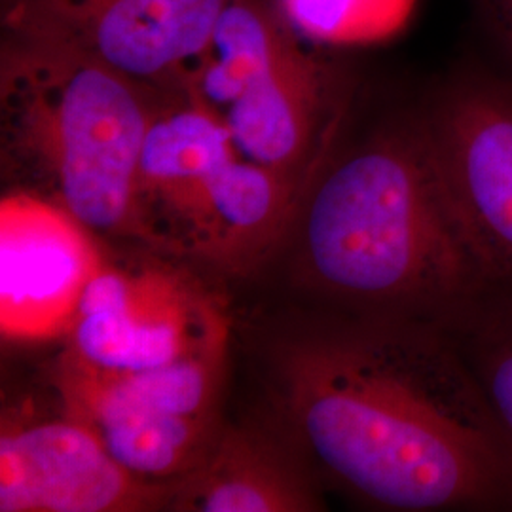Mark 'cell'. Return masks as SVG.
<instances>
[{
    "label": "cell",
    "instance_id": "1",
    "mask_svg": "<svg viewBox=\"0 0 512 512\" xmlns=\"http://www.w3.org/2000/svg\"><path fill=\"white\" fill-rule=\"evenodd\" d=\"M277 433L376 511L512 512V450L454 338L323 311L270 355Z\"/></svg>",
    "mask_w": 512,
    "mask_h": 512
},
{
    "label": "cell",
    "instance_id": "2",
    "mask_svg": "<svg viewBox=\"0 0 512 512\" xmlns=\"http://www.w3.org/2000/svg\"><path fill=\"white\" fill-rule=\"evenodd\" d=\"M287 232L294 277L325 311L454 332L512 294L459 213L423 103L346 129Z\"/></svg>",
    "mask_w": 512,
    "mask_h": 512
},
{
    "label": "cell",
    "instance_id": "3",
    "mask_svg": "<svg viewBox=\"0 0 512 512\" xmlns=\"http://www.w3.org/2000/svg\"><path fill=\"white\" fill-rule=\"evenodd\" d=\"M158 90L54 40L2 29L0 167L99 239H131Z\"/></svg>",
    "mask_w": 512,
    "mask_h": 512
},
{
    "label": "cell",
    "instance_id": "4",
    "mask_svg": "<svg viewBox=\"0 0 512 512\" xmlns=\"http://www.w3.org/2000/svg\"><path fill=\"white\" fill-rule=\"evenodd\" d=\"M302 192L247 160L183 88L158 92L139 165L133 241L169 258L245 274L287 234Z\"/></svg>",
    "mask_w": 512,
    "mask_h": 512
},
{
    "label": "cell",
    "instance_id": "5",
    "mask_svg": "<svg viewBox=\"0 0 512 512\" xmlns=\"http://www.w3.org/2000/svg\"><path fill=\"white\" fill-rule=\"evenodd\" d=\"M306 42L275 0H230L177 84L219 118L247 160L302 194L348 129L359 88L348 63Z\"/></svg>",
    "mask_w": 512,
    "mask_h": 512
},
{
    "label": "cell",
    "instance_id": "6",
    "mask_svg": "<svg viewBox=\"0 0 512 512\" xmlns=\"http://www.w3.org/2000/svg\"><path fill=\"white\" fill-rule=\"evenodd\" d=\"M169 256H103L80 298L61 357L97 374L124 376L226 353L219 296Z\"/></svg>",
    "mask_w": 512,
    "mask_h": 512
},
{
    "label": "cell",
    "instance_id": "7",
    "mask_svg": "<svg viewBox=\"0 0 512 512\" xmlns=\"http://www.w3.org/2000/svg\"><path fill=\"white\" fill-rule=\"evenodd\" d=\"M226 353L139 374L109 376L55 363L61 412L84 423L129 473L169 484L190 471L222 427Z\"/></svg>",
    "mask_w": 512,
    "mask_h": 512
},
{
    "label": "cell",
    "instance_id": "8",
    "mask_svg": "<svg viewBox=\"0 0 512 512\" xmlns=\"http://www.w3.org/2000/svg\"><path fill=\"white\" fill-rule=\"evenodd\" d=\"M230 0H2V29L54 38L167 90L207 50Z\"/></svg>",
    "mask_w": 512,
    "mask_h": 512
},
{
    "label": "cell",
    "instance_id": "9",
    "mask_svg": "<svg viewBox=\"0 0 512 512\" xmlns=\"http://www.w3.org/2000/svg\"><path fill=\"white\" fill-rule=\"evenodd\" d=\"M423 105L459 213L512 287V78L463 71Z\"/></svg>",
    "mask_w": 512,
    "mask_h": 512
},
{
    "label": "cell",
    "instance_id": "10",
    "mask_svg": "<svg viewBox=\"0 0 512 512\" xmlns=\"http://www.w3.org/2000/svg\"><path fill=\"white\" fill-rule=\"evenodd\" d=\"M169 484L129 473L84 423L4 410L0 512L165 511Z\"/></svg>",
    "mask_w": 512,
    "mask_h": 512
},
{
    "label": "cell",
    "instance_id": "11",
    "mask_svg": "<svg viewBox=\"0 0 512 512\" xmlns=\"http://www.w3.org/2000/svg\"><path fill=\"white\" fill-rule=\"evenodd\" d=\"M52 203L6 190L0 202V329L8 342L67 336L105 253Z\"/></svg>",
    "mask_w": 512,
    "mask_h": 512
},
{
    "label": "cell",
    "instance_id": "12",
    "mask_svg": "<svg viewBox=\"0 0 512 512\" xmlns=\"http://www.w3.org/2000/svg\"><path fill=\"white\" fill-rule=\"evenodd\" d=\"M323 484L274 429L222 425L203 458L169 482L165 511L315 512Z\"/></svg>",
    "mask_w": 512,
    "mask_h": 512
},
{
    "label": "cell",
    "instance_id": "13",
    "mask_svg": "<svg viewBox=\"0 0 512 512\" xmlns=\"http://www.w3.org/2000/svg\"><path fill=\"white\" fill-rule=\"evenodd\" d=\"M283 16L310 42L370 46L403 33L418 0H275Z\"/></svg>",
    "mask_w": 512,
    "mask_h": 512
},
{
    "label": "cell",
    "instance_id": "14",
    "mask_svg": "<svg viewBox=\"0 0 512 512\" xmlns=\"http://www.w3.org/2000/svg\"><path fill=\"white\" fill-rule=\"evenodd\" d=\"M448 334L471 366L512 450V294Z\"/></svg>",
    "mask_w": 512,
    "mask_h": 512
},
{
    "label": "cell",
    "instance_id": "15",
    "mask_svg": "<svg viewBox=\"0 0 512 512\" xmlns=\"http://www.w3.org/2000/svg\"><path fill=\"white\" fill-rule=\"evenodd\" d=\"M484 31L512 69V0H471Z\"/></svg>",
    "mask_w": 512,
    "mask_h": 512
}]
</instances>
